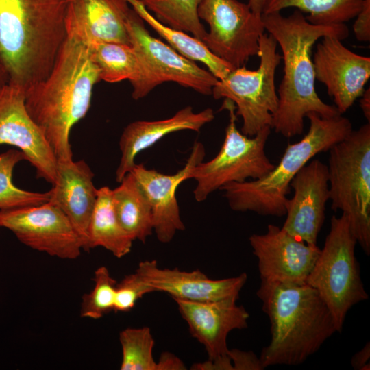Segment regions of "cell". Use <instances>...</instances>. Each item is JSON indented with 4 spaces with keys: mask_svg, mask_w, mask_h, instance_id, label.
<instances>
[{
    "mask_svg": "<svg viewBox=\"0 0 370 370\" xmlns=\"http://www.w3.org/2000/svg\"><path fill=\"white\" fill-rule=\"evenodd\" d=\"M184 363L176 356L169 352H164L157 362V370H184Z\"/></svg>",
    "mask_w": 370,
    "mask_h": 370,
    "instance_id": "obj_35",
    "label": "cell"
},
{
    "mask_svg": "<svg viewBox=\"0 0 370 370\" xmlns=\"http://www.w3.org/2000/svg\"><path fill=\"white\" fill-rule=\"evenodd\" d=\"M228 356L233 361V370H262L260 358L252 352H243L238 349L230 350Z\"/></svg>",
    "mask_w": 370,
    "mask_h": 370,
    "instance_id": "obj_34",
    "label": "cell"
},
{
    "mask_svg": "<svg viewBox=\"0 0 370 370\" xmlns=\"http://www.w3.org/2000/svg\"><path fill=\"white\" fill-rule=\"evenodd\" d=\"M94 173L84 160H57L56 176L49 201L69 219L79 236L83 250L89 251L88 228L97 199Z\"/></svg>",
    "mask_w": 370,
    "mask_h": 370,
    "instance_id": "obj_21",
    "label": "cell"
},
{
    "mask_svg": "<svg viewBox=\"0 0 370 370\" xmlns=\"http://www.w3.org/2000/svg\"><path fill=\"white\" fill-rule=\"evenodd\" d=\"M133 242L116 216L112 190L108 186L98 188L88 228L89 250L101 247L121 258L131 251Z\"/></svg>",
    "mask_w": 370,
    "mask_h": 370,
    "instance_id": "obj_24",
    "label": "cell"
},
{
    "mask_svg": "<svg viewBox=\"0 0 370 370\" xmlns=\"http://www.w3.org/2000/svg\"><path fill=\"white\" fill-rule=\"evenodd\" d=\"M136 271L155 292L166 293L173 299L194 301L238 299L247 280L245 273L233 278L212 280L198 269L184 271L177 268H160L156 260L140 262Z\"/></svg>",
    "mask_w": 370,
    "mask_h": 370,
    "instance_id": "obj_20",
    "label": "cell"
},
{
    "mask_svg": "<svg viewBox=\"0 0 370 370\" xmlns=\"http://www.w3.org/2000/svg\"><path fill=\"white\" fill-rule=\"evenodd\" d=\"M266 1L267 0H249L247 3L253 12L256 14L262 15Z\"/></svg>",
    "mask_w": 370,
    "mask_h": 370,
    "instance_id": "obj_38",
    "label": "cell"
},
{
    "mask_svg": "<svg viewBox=\"0 0 370 370\" xmlns=\"http://www.w3.org/2000/svg\"><path fill=\"white\" fill-rule=\"evenodd\" d=\"M221 110H226L229 114L221 149L210 160L199 163L191 173V179L197 182L193 193L198 202L227 184L260 179L275 166L265 151L271 127L247 136L237 128L234 103L225 99Z\"/></svg>",
    "mask_w": 370,
    "mask_h": 370,
    "instance_id": "obj_8",
    "label": "cell"
},
{
    "mask_svg": "<svg viewBox=\"0 0 370 370\" xmlns=\"http://www.w3.org/2000/svg\"><path fill=\"white\" fill-rule=\"evenodd\" d=\"M277 47L273 36L264 32L259 40L258 68L254 71L245 66L234 69L212 88L211 95L215 99H227L234 103L236 114L243 120L241 132L247 136L272 125L278 106L275 72L282 60Z\"/></svg>",
    "mask_w": 370,
    "mask_h": 370,
    "instance_id": "obj_9",
    "label": "cell"
},
{
    "mask_svg": "<svg viewBox=\"0 0 370 370\" xmlns=\"http://www.w3.org/2000/svg\"><path fill=\"white\" fill-rule=\"evenodd\" d=\"M26 160L19 149H10L0 153V210L37 206L50 199V191L32 192L21 189L12 182L15 166Z\"/></svg>",
    "mask_w": 370,
    "mask_h": 370,
    "instance_id": "obj_29",
    "label": "cell"
},
{
    "mask_svg": "<svg viewBox=\"0 0 370 370\" xmlns=\"http://www.w3.org/2000/svg\"><path fill=\"white\" fill-rule=\"evenodd\" d=\"M112 190V199L118 219L134 241L145 243L153 232L150 204L132 172L127 173Z\"/></svg>",
    "mask_w": 370,
    "mask_h": 370,
    "instance_id": "obj_23",
    "label": "cell"
},
{
    "mask_svg": "<svg viewBox=\"0 0 370 370\" xmlns=\"http://www.w3.org/2000/svg\"><path fill=\"white\" fill-rule=\"evenodd\" d=\"M94 286L90 292L83 295L80 316L99 319L114 311L117 282L105 266L98 267L94 273Z\"/></svg>",
    "mask_w": 370,
    "mask_h": 370,
    "instance_id": "obj_31",
    "label": "cell"
},
{
    "mask_svg": "<svg viewBox=\"0 0 370 370\" xmlns=\"http://www.w3.org/2000/svg\"><path fill=\"white\" fill-rule=\"evenodd\" d=\"M293 195L286 205V220L282 228L307 244L317 245L330 200L327 164L310 160L292 180Z\"/></svg>",
    "mask_w": 370,
    "mask_h": 370,
    "instance_id": "obj_17",
    "label": "cell"
},
{
    "mask_svg": "<svg viewBox=\"0 0 370 370\" xmlns=\"http://www.w3.org/2000/svg\"><path fill=\"white\" fill-rule=\"evenodd\" d=\"M315 79L323 83L339 112H346L364 92L370 77V58L354 53L342 40L325 36L313 55Z\"/></svg>",
    "mask_w": 370,
    "mask_h": 370,
    "instance_id": "obj_15",
    "label": "cell"
},
{
    "mask_svg": "<svg viewBox=\"0 0 370 370\" xmlns=\"http://www.w3.org/2000/svg\"><path fill=\"white\" fill-rule=\"evenodd\" d=\"M356 244L347 217L333 215L323 247L306 280L330 310L337 332H341L348 311L369 298L355 256Z\"/></svg>",
    "mask_w": 370,
    "mask_h": 370,
    "instance_id": "obj_7",
    "label": "cell"
},
{
    "mask_svg": "<svg viewBox=\"0 0 370 370\" xmlns=\"http://www.w3.org/2000/svg\"><path fill=\"white\" fill-rule=\"evenodd\" d=\"M132 10L127 0H66V37L86 45L114 42L132 46L127 28Z\"/></svg>",
    "mask_w": 370,
    "mask_h": 370,
    "instance_id": "obj_19",
    "label": "cell"
},
{
    "mask_svg": "<svg viewBox=\"0 0 370 370\" xmlns=\"http://www.w3.org/2000/svg\"><path fill=\"white\" fill-rule=\"evenodd\" d=\"M306 117L310 121L307 134L287 145L279 163L267 174L258 180L232 182L221 188L232 210L285 216L290 184L296 174L317 154L328 151L353 130L350 120L342 114L323 118L310 112Z\"/></svg>",
    "mask_w": 370,
    "mask_h": 370,
    "instance_id": "obj_5",
    "label": "cell"
},
{
    "mask_svg": "<svg viewBox=\"0 0 370 370\" xmlns=\"http://www.w3.org/2000/svg\"><path fill=\"white\" fill-rule=\"evenodd\" d=\"M214 119V111L210 108L195 112L191 106H186L168 119L130 123L124 128L119 140L121 156L116 171V182H120L132 171L139 153L153 146L165 136L182 130L199 132Z\"/></svg>",
    "mask_w": 370,
    "mask_h": 370,
    "instance_id": "obj_22",
    "label": "cell"
},
{
    "mask_svg": "<svg viewBox=\"0 0 370 370\" xmlns=\"http://www.w3.org/2000/svg\"><path fill=\"white\" fill-rule=\"evenodd\" d=\"M25 91L9 83L0 88V145L17 147L35 169L36 176L53 184L57 158L25 105Z\"/></svg>",
    "mask_w": 370,
    "mask_h": 370,
    "instance_id": "obj_14",
    "label": "cell"
},
{
    "mask_svg": "<svg viewBox=\"0 0 370 370\" xmlns=\"http://www.w3.org/2000/svg\"><path fill=\"white\" fill-rule=\"evenodd\" d=\"M262 281L302 284L320 252L317 245L298 240L282 227L269 224L264 234L249 238Z\"/></svg>",
    "mask_w": 370,
    "mask_h": 370,
    "instance_id": "obj_16",
    "label": "cell"
},
{
    "mask_svg": "<svg viewBox=\"0 0 370 370\" xmlns=\"http://www.w3.org/2000/svg\"><path fill=\"white\" fill-rule=\"evenodd\" d=\"M8 83V78L4 71L0 67V88Z\"/></svg>",
    "mask_w": 370,
    "mask_h": 370,
    "instance_id": "obj_39",
    "label": "cell"
},
{
    "mask_svg": "<svg viewBox=\"0 0 370 370\" xmlns=\"http://www.w3.org/2000/svg\"><path fill=\"white\" fill-rule=\"evenodd\" d=\"M87 46L101 80L115 83L127 79L132 88L138 84L140 65L132 46L114 42H96Z\"/></svg>",
    "mask_w": 370,
    "mask_h": 370,
    "instance_id": "obj_26",
    "label": "cell"
},
{
    "mask_svg": "<svg viewBox=\"0 0 370 370\" xmlns=\"http://www.w3.org/2000/svg\"><path fill=\"white\" fill-rule=\"evenodd\" d=\"M0 227L10 230L25 245L51 256L74 260L83 250L69 219L50 201L0 210Z\"/></svg>",
    "mask_w": 370,
    "mask_h": 370,
    "instance_id": "obj_12",
    "label": "cell"
},
{
    "mask_svg": "<svg viewBox=\"0 0 370 370\" xmlns=\"http://www.w3.org/2000/svg\"><path fill=\"white\" fill-rule=\"evenodd\" d=\"M66 0H0V67L25 92L50 73L66 38Z\"/></svg>",
    "mask_w": 370,
    "mask_h": 370,
    "instance_id": "obj_2",
    "label": "cell"
},
{
    "mask_svg": "<svg viewBox=\"0 0 370 370\" xmlns=\"http://www.w3.org/2000/svg\"><path fill=\"white\" fill-rule=\"evenodd\" d=\"M362 3L363 0H267L262 14L295 8L307 14L306 18L312 24L330 25L354 18Z\"/></svg>",
    "mask_w": 370,
    "mask_h": 370,
    "instance_id": "obj_27",
    "label": "cell"
},
{
    "mask_svg": "<svg viewBox=\"0 0 370 370\" xmlns=\"http://www.w3.org/2000/svg\"><path fill=\"white\" fill-rule=\"evenodd\" d=\"M99 80L88 46L66 37L50 73L25 92L27 111L57 160L73 158L71 128L86 116L93 86Z\"/></svg>",
    "mask_w": 370,
    "mask_h": 370,
    "instance_id": "obj_3",
    "label": "cell"
},
{
    "mask_svg": "<svg viewBox=\"0 0 370 370\" xmlns=\"http://www.w3.org/2000/svg\"><path fill=\"white\" fill-rule=\"evenodd\" d=\"M237 298L194 301L175 299L191 336L204 345L209 360L197 363V369L233 370L227 337L234 330L248 327L249 314Z\"/></svg>",
    "mask_w": 370,
    "mask_h": 370,
    "instance_id": "obj_13",
    "label": "cell"
},
{
    "mask_svg": "<svg viewBox=\"0 0 370 370\" xmlns=\"http://www.w3.org/2000/svg\"><path fill=\"white\" fill-rule=\"evenodd\" d=\"M331 208L349 219L357 243L370 254V123L362 125L329 150Z\"/></svg>",
    "mask_w": 370,
    "mask_h": 370,
    "instance_id": "obj_6",
    "label": "cell"
},
{
    "mask_svg": "<svg viewBox=\"0 0 370 370\" xmlns=\"http://www.w3.org/2000/svg\"><path fill=\"white\" fill-rule=\"evenodd\" d=\"M360 98V106L363 115L370 123V88L365 90Z\"/></svg>",
    "mask_w": 370,
    "mask_h": 370,
    "instance_id": "obj_37",
    "label": "cell"
},
{
    "mask_svg": "<svg viewBox=\"0 0 370 370\" xmlns=\"http://www.w3.org/2000/svg\"><path fill=\"white\" fill-rule=\"evenodd\" d=\"M162 23L203 40L207 32L198 16L201 0H138Z\"/></svg>",
    "mask_w": 370,
    "mask_h": 370,
    "instance_id": "obj_28",
    "label": "cell"
},
{
    "mask_svg": "<svg viewBox=\"0 0 370 370\" xmlns=\"http://www.w3.org/2000/svg\"><path fill=\"white\" fill-rule=\"evenodd\" d=\"M262 19L265 31L280 46L284 64L271 128L284 137L292 138L304 132V118L310 112L323 118L341 115L334 105L323 101L316 92L312 49L325 36L345 39L349 36L345 23L314 25L297 9L288 16L280 12L262 14Z\"/></svg>",
    "mask_w": 370,
    "mask_h": 370,
    "instance_id": "obj_1",
    "label": "cell"
},
{
    "mask_svg": "<svg viewBox=\"0 0 370 370\" xmlns=\"http://www.w3.org/2000/svg\"><path fill=\"white\" fill-rule=\"evenodd\" d=\"M152 292H155L154 289L135 271L117 282L114 311L129 312L134 308L138 299Z\"/></svg>",
    "mask_w": 370,
    "mask_h": 370,
    "instance_id": "obj_32",
    "label": "cell"
},
{
    "mask_svg": "<svg viewBox=\"0 0 370 370\" xmlns=\"http://www.w3.org/2000/svg\"><path fill=\"white\" fill-rule=\"evenodd\" d=\"M353 31L360 42L370 40V0H363L362 6L355 17Z\"/></svg>",
    "mask_w": 370,
    "mask_h": 370,
    "instance_id": "obj_33",
    "label": "cell"
},
{
    "mask_svg": "<svg viewBox=\"0 0 370 370\" xmlns=\"http://www.w3.org/2000/svg\"><path fill=\"white\" fill-rule=\"evenodd\" d=\"M127 28L141 70L140 80L133 87V99L145 97L155 87L166 82L177 83L204 95H212L219 79L208 70L201 69L194 61L153 37L133 8Z\"/></svg>",
    "mask_w": 370,
    "mask_h": 370,
    "instance_id": "obj_10",
    "label": "cell"
},
{
    "mask_svg": "<svg viewBox=\"0 0 370 370\" xmlns=\"http://www.w3.org/2000/svg\"><path fill=\"white\" fill-rule=\"evenodd\" d=\"M198 16L209 25L202 42L233 69L258 56L259 40L265 32L262 15L238 0H201Z\"/></svg>",
    "mask_w": 370,
    "mask_h": 370,
    "instance_id": "obj_11",
    "label": "cell"
},
{
    "mask_svg": "<svg viewBox=\"0 0 370 370\" xmlns=\"http://www.w3.org/2000/svg\"><path fill=\"white\" fill-rule=\"evenodd\" d=\"M370 344L369 342L356 352L352 358L351 363L354 369L369 370Z\"/></svg>",
    "mask_w": 370,
    "mask_h": 370,
    "instance_id": "obj_36",
    "label": "cell"
},
{
    "mask_svg": "<svg viewBox=\"0 0 370 370\" xmlns=\"http://www.w3.org/2000/svg\"><path fill=\"white\" fill-rule=\"evenodd\" d=\"M127 1L142 19L167 41L169 46L186 58L203 63L218 79H223L234 69L213 54L200 40L160 22L138 0Z\"/></svg>",
    "mask_w": 370,
    "mask_h": 370,
    "instance_id": "obj_25",
    "label": "cell"
},
{
    "mask_svg": "<svg viewBox=\"0 0 370 370\" xmlns=\"http://www.w3.org/2000/svg\"><path fill=\"white\" fill-rule=\"evenodd\" d=\"M205 149L195 141L185 166L177 173L167 175L136 164L132 173L139 183L150 204L153 232L162 243L172 241L178 231L185 229L176 199V190L184 181L191 179L194 168L203 161Z\"/></svg>",
    "mask_w": 370,
    "mask_h": 370,
    "instance_id": "obj_18",
    "label": "cell"
},
{
    "mask_svg": "<svg viewBox=\"0 0 370 370\" xmlns=\"http://www.w3.org/2000/svg\"><path fill=\"white\" fill-rule=\"evenodd\" d=\"M121 370H157L153 356L154 340L148 327L128 328L119 333Z\"/></svg>",
    "mask_w": 370,
    "mask_h": 370,
    "instance_id": "obj_30",
    "label": "cell"
},
{
    "mask_svg": "<svg viewBox=\"0 0 370 370\" xmlns=\"http://www.w3.org/2000/svg\"><path fill=\"white\" fill-rule=\"evenodd\" d=\"M256 294L271 323V341L259 357L264 369L300 365L336 332L330 310L317 291L306 283L261 280Z\"/></svg>",
    "mask_w": 370,
    "mask_h": 370,
    "instance_id": "obj_4",
    "label": "cell"
}]
</instances>
